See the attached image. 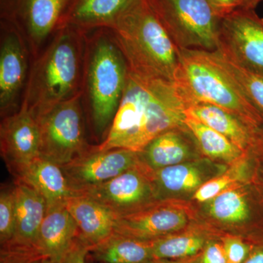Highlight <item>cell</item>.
<instances>
[{
    "label": "cell",
    "instance_id": "6da1fadb",
    "mask_svg": "<svg viewBox=\"0 0 263 263\" xmlns=\"http://www.w3.org/2000/svg\"><path fill=\"white\" fill-rule=\"evenodd\" d=\"M187 103L177 84L128 70L122 100L98 149L141 152L156 137L185 125Z\"/></svg>",
    "mask_w": 263,
    "mask_h": 263
},
{
    "label": "cell",
    "instance_id": "7a4b0ae2",
    "mask_svg": "<svg viewBox=\"0 0 263 263\" xmlns=\"http://www.w3.org/2000/svg\"><path fill=\"white\" fill-rule=\"evenodd\" d=\"M85 32L60 27L34 59L21 106L34 118L82 92Z\"/></svg>",
    "mask_w": 263,
    "mask_h": 263
},
{
    "label": "cell",
    "instance_id": "3957f363",
    "mask_svg": "<svg viewBox=\"0 0 263 263\" xmlns=\"http://www.w3.org/2000/svg\"><path fill=\"white\" fill-rule=\"evenodd\" d=\"M128 65L108 28L85 33L83 100L86 102L95 136L106 138L122 100Z\"/></svg>",
    "mask_w": 263,
    "mask_h": 263
},
{
    "label": "cell",
    "instance_id": "277c9868",
    "mask_svg": "<svg viewBox=\"0 0 263 263\" xmlns=\"http://www.w3.org/2000/svg\"><path fill=\"white\" fill-rule=\"evenodd\" d=\"M108 29L129 70L175 82L179 49L148 0H133Z\"/></svg>",
    "mask_w": 263,
    "mask_h": 263
},
{
    "label": "cell",
    "instance_id": "5b68a950",
    "mask_svg": "<svg viewBox=\"0 0 263 263\" xmlns=\"http://www.w3.org/2000/svg\"><path fill=\"white\" fill-rule=\"evenodd\" d=\"M175 83L188 105L193 103L216 105L251 127L257 125L263 119L233 79L213 60L209 51L179 50Z\"/></svg>",
    "mask_w": 263,
    "mask_h": 263
},
{
    "label": "cell",
    "instance_id": "8992f818",
    "mask_svg": "<svg viewBox=\"0 0 263 263\" xmlns=\"http://www.w3.org/2000/svg\"><path fill=\"white\" fill-rule=\"evenodd\" d=\"M179 50L217 49L220 19L208 0H148Z\"/></svg>",
    "mask_w": 263,
    "mask_h": 263
},
{
    "label": "cell",
    "instance_id": "52a82bcc",
    "mask_svg": "<svg viewBox=\"0 0 263 263\" xmlns=\"http://www.w3.org/2000/svg\"><path fill=\"white\" fill-rule=\"evenodd\" d=\"M36 119L41 135L40 156L43 158L62 167L95 148L86 138L82 92Z\"/></svg>",
    "mask_w": 263,
    "mask_h": 263
},
{
    "label": "cell",
    "instance_id": "ba28073f",
    "mask_svg": "<svg viewBox=\"0 0 263 263\" xmlns=\"http://www.w3.org/2000/svg\"><path fill=\"white\" fill-rule=\"evenodd\" d=\"M217 51L241 67L263 75V18L239 9L220 19Z\"/></svg>",
    "mask_w": 263,
    "mask_h": 263
},
{
    "label": "cell",
    "instance_id": "9c48e42d",
    "mask_svg": "<svg viewBox=\"0 0 263 263\" xmlns=\"http://www.w3.org/2000/svg\"><path fill=\"white\" fill-rule=\"evenodd\" d=\"M71 0H4V19L18 29L34 59L56 33Z\"/></svg>",
    "mask_w": 263,
    "mask_h": 263
},
{
    "label": "cell",
    "instance_id": "30bf717a",
    "mask_svg": "<svg viewBox=\"0 0 263 263\" xmlns=\"http://www.w3.org/2000/svg\"><path fill=\"white\" fill-rule=\"evenodd\" d=\"M29 53L18 29L4 19L0 43V113L3 118L18 110L19 98L28 81Z\"/></svg>",
    "mask_w": 263,
    "mask_h": 263
},
{
    "label": "cell",
    "instance_id": "8fae6325",
    "mask_svg": "<svg viewBox=\"0 0 263 263\" xmlns=\"http://www.w3.org/2000/svg\"><path fill=\"white\" fill-rule=\"evenodd\" d=\"M140 164L106 182L84 189L80 195L93 199L117 217L143 211L153 195V186Z\"/></svg>",
    "mask_w": 263,
    "mask_h": 263
},
{
    "label": "cell",
    "instance_id": "7c38bea8",
    "mask_svg": "<svg viewBox=\"0 0 263 263\" xmlns=\"http://www.w3.org/2000/svg\"><path fill=\"white\" fill-rule=\"evenodd\" d=\"M140 163L139 152L125 148L100 151L95 146L62 168L80 195L81 190L106 182Z\"/></svg>",
    "mask_w": 263,
    "mask_h": 263
},
{
    "label": "cell",
    "instance_id": "4fadbf2b",
    "mask_svg": "<svg viewBox=\"0 0 263 263\" xmlns=\"http://www.w3.org/2000/svg\"><path fill=\"white\" fill-rule=\"evenodd\" d=\"M41 135L35 119L25 108L3 117L0 125L1 155L13 176L40 157Z\"/></svg>",
    "mask_w": 263,
    "mask_h": 263
},
{
    "label": "cell",
    "instance_id": "5bb4252c",
    "mask_svg": "<svg viewBox=\"0 0 263 263\" xmlns=\"http://www.w3.org/2000/svg\"><path fill=\"white\" fill-rule=\"evenodd\" d=\"M186 224L184 213L171 208H153L117 217L114 233L151 241L178 231Z\"/></svg>",
    "mask_w": 263,
    "mask_h": 263
},
{
    "label": "cell",
    "instance_id": "9a60e30c",
    "mask_svg": "<svg viewBox=\"0 0 263 263\" xmlns=\"http://www.w3.org/2000/svg\"><path fill=\"white\" fill-rule=\"evenodd\" d=\"M15 227L13 239L4 247L37 249L40 228L47 211V202L37 191L15 179Z\"/></svg>",
    "mask_w": 263,
    "mask_h": 263
},
{
    "label": "cell",
    "instance_id": "2e32d148",
    "mask_svg": "<svg viewBox=\"0 0 263 263\" xmlns=\"http://www.w3.org/2000/svg\"><path fill=\"white\" fill-rule=\"evenodd\" d=\"M14 177L41 194L47 202V208L65 203L70 197L79 195L61 166L41 156L21 170Z\"/></svg>",
    "mask_w": 263,
    "mask_h": 263
},
{
    "label": "cell",
    "instance_id": "e0dca14e",
    "mask_svg": "<svg viewBox=\"0 0 263 263\" xmlns=\"http://www.w3.org/2000/svg\"><path fill=\"white\" fill-rule=\"evenodd\" d=\"M75 220L79 236L91 248L114 233L117 216L106 207L85 195H76L65 202Z\"/></svg>",
    "mask_w": 263,
    "mask_h": 263
},
{
    "label": "cell",
    "instance_id": "ac0fdd59",
    "mask_svg": "<svg viewBox=\"0 0 263 263\" xmlns=\"http://www.w3.org/2000/svg\"><path fill=\"white\" fill-rule=\"evenodd\" d=\"M133 1L71 0L59 28L69 26L85 33L95 29L110 28Z\"/></svg>",
    "mask_w": 263,
    "mask_h": 263
},
{
    "label": "cell",
    "instance_id": "d6986e66",
    "mask_svg": "<svg viewBox=\"0 0 263 263\" xmlns=\"http://www.w3.org/2000/svg\"><path fill=\"white\" fill-rule=\"evenodd\" d=\"M79 236V229L65 203L48 207L40 228L37 249L44 257L65 252Z\"/></svg>",
    "mask_w": 263,
    "mask_h": 263
},
{
    "label": "cell",
    "instance_id": "ffe728a7",
    "mask_svg": "<svg viewBox=\"0 0 263 263\" xmlns=\"http://www.w3.org/2000/svg\"><path fill=\"white\" fill-rule=\"evenodd\" d=\"M185 113L221 133L243 152L252 143V131L248 124L220 107L206 103H193L188 105Z\"/></svg>",
    "mask_w": 263,
    "mask_h": 263
},
{
    "label": "cell",
    "instance_id": "44dd1931",
    "mask_svg": "<svg viewBox=\"0 0 263 263\" xmlns=\"http://www.w3.org/2000/svg\"><path fill=\"white\" fill-rule=\"evenodd\" d=\"M89 254L99 263H148L154 259L149 241L117 233L91 248Z\"/></svg>",
    "mask_w": 263,
    "mask_h": 263
},
{
    "label": "cell",
    "instance_id": "7402d4cb",
    "mask_svg": "<svg viewBox=\"0 0 263 263\" xmlns=\"http://www.w3.org/2000/svg\"><path fill=\"white\" fill-rule=\"evenodd\" d=\"M186 129H175L164 132L148 143L142 152L147 166L154 170L163 168L183 162L190 155V146L183 136Z\"/></svg>",
    "mask_w": 263,
    "mask_h": 263
},
{
    "label": "cell",
    "instance_id": "603a6c76",
    "mask_svg": "<svg viewBox=\"0 0 263 263\" xmlns=\"http://www.w3.org/2000/svg\"><path fill=\"white\" fill-rule=\"evenodd\" d=\"M184 123L202 153L208 157L230 162L238 160L242 155L243 151L233 142L203 123L188 115Z\"/></svg>",
    "mask_w": 263,
    "mask_h": 263
},
{
    "label": "cell",
    "instance_id": "cb8c5ba5",
    "mask_svg": "<svg viewBox=\"0 0 263 263\" xmlns=\"http://www.w3.org/2000/svg\"><path fill=\"white\" fill-rule=\"evenodd\" d=\"M211 57L233 79L263 118V75L241 67L221 52L209 51Z\"/></svg>",
    "mask_w": 263,
    "mask_h": 263
},
{
    "label": "cell",
    "instance_id": "d4e9b609",
    "mask_svg": "<svg viewBox=\"0 0 263 263\" xmlns=\"http://www.w3.org/2000/svg\"><path fill=\"white\" fill-rule=\"evenodd\" d=\"M149 242L154 259L173 260L196 255L207 243L203 237L195 234L166 235Z\"/></svg>",
    "mask_w": 263,
    "mask_h": 263
},
{
    "label": "cell",
    "instance_id": "484cf974",
    "mask_svg": "<svg viewBox=\"0 0 263 263\" xmlns=\"http://www.w3.org/2000/svg\"><path fill=\"white\" fill-rule=\"evenodd\" d=\"M154 181L160 190L167 193L190 192L202 185L199 170L188 164H175L158 169L154 173Z\"/></svg>",
    "mask_w": 263,
    "mask_h": 263
},
{
    "label": "cell",
    "instance_id": "4316f807",
    "mask_svg": "<svg viewBox=\"0 0 263 263\" xmlns=\"http://www.w3.org/2000/svg\"><path fill=\"white\" fill-rule=\"evenodd\" d=\"M209 213L217 220L238 223L248 218L249 209L247 200L237 190H226L211 200Z\"/></svg>",
    "mask_w": 263,
    "mask_h": 263
},
{
    "label": "cell",
    "instance_id": "83f0119b",
    "mask_svg": "<svg viewBox=\"0 0 263 263\" xmlns=\"http://www.w3.org/2000/svg\"><path fill=\"white\" fill-rule=\"evenodd\" d=\"M15 227V202L13 186L2 187L0 193V245L13 239Z\"/></svg>",
    "mask_w": 263,
    "mask_h": 263
},
{
    "label": "cell",
    "instance_id": "f1b7e54d",
    "mask_svg": "<svg viewBox=\"0 0 263 263\" xmlns=\"http://www.w3.org/2000/svg\"><path fill=\"white\" fill-rule=\"evenodd\" d=\"M90 249L89 245L78 236L65 252L53 257H44L41 263H89Z\"/></svg>",
    "mask_w": 263,
    "mask_h": 263
},
{
    "label": "cell",
    "instance_id": "f546056e",
    "mask_svg": "<svg viewBox=\"0 0 263 263\" xmlns=\"http://www.w3.org/2000/svg\"><path fill=\"white\" fill-rule=\"evenodd\" d=\"M44 256L36 248L1 247L0 263H41Z\"/></svg>",
    "mask_w": 263,
    "mask_h": 263
},
{
    "label": "cell",
    "instance_id": "4dcf8cb0",
    "mask_svg": "<svg viewBox=\"0 0 263 263\" xmlns=\"http://www.w3.org/2000/svg\"><path fill=\"white\" fill-rule=\"evenodd\" d=\"M234 181V178L230 174H224L210 180L206 183H202L197 189L194 195V198L201 202L212 200L222 192L226 191Z\"/></svg>",
    "mask_w": 263,
    "mask_h": 263
},
{
    "label": "cell",
    "instance_id": "1f68e13d",
    "mask_svg": "<svg viewBox=\"0 0 263 263\" xmlns=\"http://www.w3.org/2000/svg\"><path fill=\"white\" fill-rule=\"evenodd\" d=\"M221 241L227 263H243L252 252L251 246L238 237H226Z\"/></svg>",
    "mask_w": 263,
    "mask_h": 263
},
{
    "label": "cell",
    "instance_id": "d6a6232c",
    "mask_svg": "<svg viewBox=\"0 0 263 263\" xmlns=\"http://www.w3.org/2000/svg\"><path fill=\"white\" fill-rule=\"evenodd\" d=\"M202 263H227L222 243L211 240L202 250Z\"/></svg>",
    "mask_w": 263,
    "mask_h": 263
},
{
    "label": "cell",
    "instance_id": "836d02e7",
    "mask_svg": "<svg viewBox=\"0 0 263 263\" xmlns=\"http://www.w3.org/2000/svg\"><path fill=\"white\" fill-rule=\"evenodd\" d=\"M215 14L219 18L241 9L243 0H208Z\"/></svg>",
    "mask_w": 263,
    "mask_h": 263
},
{
    "label": "cell",
    "instance_id": "e575fe53",
    "mask_svg": "<svg viewBox=\"0 0 263 263\" xmlns=\"http://www.w3.org/2000/svg\"><path fill=\"white\" fill-rule=\"evenodd\" d=\"M243 263H263V248L252 251L248 258Z\"/></svg>",
    "mask_w": 263,
    "mask_h": 263
},
{
    "label": "cell",
    "instance_id": "d590c367",
    "mask_svg": "<svg viewBox=\"0 0 263 263\" xmlns=\"http://www.w3.org/2000/svg\"><path fill=\"white\" fill-rule=\"evenodd\" d=\"M263 0H243L241 9L255 10Z\"/></svg>",
    "mask_w": 263,
    "mask_h": 263
},
{
    "label": "cell",
    "instance_id": "8d00e7d4",
    "mask_svg": "<svg viewBox=\"0 0 263 263\" xmlns=\"http://www.w3.org/2000/svg\"><path fill=\"white\" fill-rule=\"evenodd\" d=\"M148 263H180L177 261L173 260V259H153Z\"/></svg>",
    "mask_w": 263,
    "mask_h": 263
},
{
    "label": "cell",
    "instance_id": "74e56055",
    "mask_svg": "<svg viewBox=\"0 0 263 263\" xmlns=\"http://www.w3.org/2000/svg\"><path fill=\"white\" fill-rule=\"evenodd\" d=\"M186 263H202L201 258L195 259V260L190 261Z\"/></svg>",
    "mask_w": 263,
    "mask_h": 263
},
{
    "label": "cell",
    "instance_id": "f35d334b",
    "mask_svg": "<svg viewBox=\"0 0 263 263\" xmlns=\"http://www.w3.org/2000/svg\"><path fill=\"white\" fill-rule=\"evenodd\" d=\"M98 263H99V262H98Z\"/></svg>",
    "mask_w": 263,
    "mask_h": 263
}]
</instances>
